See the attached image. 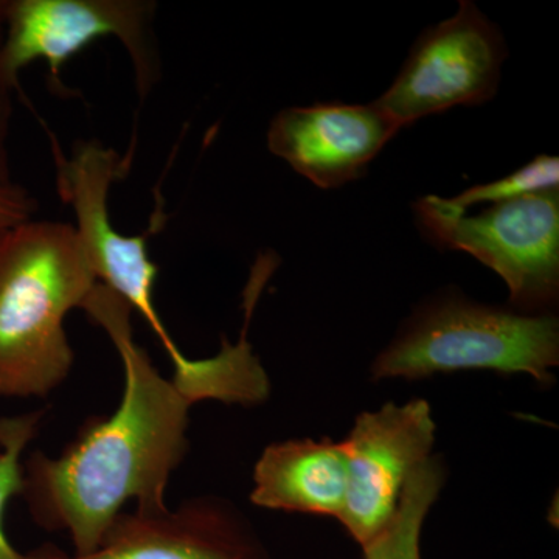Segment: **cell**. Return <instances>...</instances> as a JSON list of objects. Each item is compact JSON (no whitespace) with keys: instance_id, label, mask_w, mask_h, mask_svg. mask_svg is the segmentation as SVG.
I'll return each instance as SVG.
<instances>
[{"instance_id":"8fae6325","label":"cell","mask_w":559,"mask_h":559,"mask_svg":"<svg viewBox=\"0 0 559 559\" xmlns=\"http://www.w3.org/2000/svg\"><path fill=\"white\" fill-rule=\"evenodd\" d=\"M347 485V452L342 441H278L264 448L257 460L250 500L260 509L340 520Z\"/></svg>"},{"instance_id":"9c48e42d","label":"cell","mask_w":559,"mask_h":559,"mask_svg":"<svg viewBox=\"0 0 559 559\" xmlns=\"http://www.w3.org/2000/svg\"><path fill=\"white\" fill-rule=\"evenodd\" d=\"M27 559H270L263 540L234 503L197 496L176 509L123 511L90 554L46 546Z\"/></svg>"},{"instance_id":"7a4b0ae2","label":"cell","mask_w":559,"mask_h":559,"mask_svg":"<svg viewBox=\"0 0 559 559\" xmlns=\"http://www.w3.org/2000/svg\"><path fill=\"white\" fill-rule=\"evenodd\" d=\"M98 280L75 227L28 219L0 234V399H46L68 380L66 331Z\"/></svg>"},{"instance_id":"277c9868","label":"cell","mask_w":559,"mask_h":559,"mask_svg":"<svg viewBox=\"0 0 559 559\" xmlns=\"http://www.w3.org/2000/svg\"><path fill=\"white\" fill-rule=\"evenodd\" d=\"M51 148L58 191L75 213L73 227L98 283L119 294L148 323L171 360V380L193 399H207L216 388L218 366L212 358L190 359L180 352L154 304L159 270L150 259L145 237H127L110 223V186L127 168L119 153L95 140L73 143L69 156L53 138Z\"/></svg>"},{"instance_id":"ba28073f","label":"cell","mask_w":559,"mask_h":559,"mask_svg":"<svg viewBox=\"0 0 559 559\" xmlns=\"http://www.w3.org/2000/svg\"><path fill=\"white\" fill-rule=\"evenodd\" d=\"M436 421L428 401L389 403L356 418L347 439V498L340 522L360 547L388 527L401 492L430 457Z\"/></svg>"},{"instance_id":"52a82bcc","label":"cell","mask_w":559,"mask_h":559,"mask_svg":"<svg viewBox=\"0 0 559 559\" xmlns=\"http://www.w3.org/2000/svg\"><path fill=\"white\" fill-rule=\"evenodd\" d=\"M499 28L468 0L419 36L390 90L374 102L401 128L455 106L491 100L506 60Z\"/></svg>"},{"instance_id":"30bf717a","label":"cell","mask_w":559,"mask_h":559,"mask_svg":"<svg viewBox=\"0 0 559 559\" xmlns=\"http://www.w3.org/2000/svg\"><path fill=\"white\" fill-rule=\"evenodd\" d=\"M400 130L374 103H319L280 110L267 131V148L320 189H336L362 178Z\"/></svg>"},{"instance_id":"8992f818","label":"cell","mask_w":559,"mask_h":559,"mask_svg":"<svg viewBox=\"0 0 559 559\" xmlns=\"http://www.w3.org/2000/svg\"><path fill=\"white\" fill-rule=\"evenodd\" d=\"M156 3L146 0H7L3 69L14 90L20 73L46 60L50 76L61 86L62 66L94 40L116 36L130 55L140 97L160 79L154 40Z\"/></svg>"},{"instance_id":"5b68a950","label":"cell","mask_w":559,"mask_h":559,"mask_svg":"<svg viewBox=\"0 0 559 559\" xmlns=\"http://www.w3.org/2000/svg\"><path fill=\"white\" fill-rule=\"evenodd\" d=\"M423 230L440 248L462 250L498 272L513 310L554 312L559 296V190L499 202L477 215L447 198L415 205Z\"/></svg>"},{"instance_id":"9a60e30c","label":"cell","mask_w":559,"mask_h":559,"mask_svg":"<svg viewBox=\"0 0 559 559\" xmlns=\"http://www.w3.org/2000/svg\"><path fill=\"white\" fill-rule=\"evenodd\" d=\"M7 0H0V183L14 182L10 164V128L13 117V92L16 91L7 79L2 51L5 40Z\"/></svg>"},{"instance_id":"3957f363","label":"cell","mask_w":559,"mask_h":559,"mask_svg":"<svg viewBox=\"0 0 559 559\" xmlns=\"http://www.w3.org/2000/svg\"><path fill=\"white\" fill-rule=\"evenodd\" d=\"M559 322L554 312L527 314L447 294L419 308L374 360V380H423L436 373L491 370L554 381Z\"/></svg>"},{"instance_id":"7c38bea8","label":"cell","mask_w":559,"mask_h":559,"mask_svg":"<svg viewBox=\"0 0 559 559\" xmlns=\"http://www.w3.org/2000/svg\"><path fill=\"white\" fill-rule=\"evenodd\" d=\"M444 484L440 457H430L414 471L401 492L399 509L388 527L362 547L364 559H423L421 532L430 507Z\"/></svg>"},{"instance_id":"4fadbf2b","label":"cell","mask_w":559,"mask_h":559,"mask_svg":"<svg viewBox=\"0 0 559 559\" xmlns=\"http://www.w3.org/2000/svg\"><path fill=\"white\" fill-rule=\"evenodd\" d=\"M44 411L0 418V559H27L11 544L5 532V510L21 496L24 480V455L39 433Z\"/></svg>"},{"instance_id":"2e32d148","label":"cell","mask_w":559,"mask_h":559,"mask_svg":"<svg viewBox=\"0 0 559 559\" xmlns=\"http://www.w3.org/2000/svg\"><path fill=\"white\" fill-rule=\"evenodd\" d=\"M38 201L20 183H0V234L35 218Z\"/></svg>"},{"instance_id":"6da1fadb","label":"cell","mask_w":559,"mask_h":559,"mask_svg":"<svg viewBox=\"0 0 559 559\" xmlns=\"http://www.w3.org/2000/svg\"><path fill=\"white\" fill-rule=\"evenodd\" d=\"M81 310L100 326L123 367V393L108 417H91L57 455L24 459L20 498L36 525L66 533L75 555L90 554L128 502L168 509L173 474L189 452L194 401L157 369L132 333V308L98 283Z\"/></svg>"},{"instance_id":"5bb4252c","label":"cell","mask_w":559,"mask_h":559,"mask_svg":"<svg viewBox=\"0 0 559 559\" xmlns=\"http://www.w3.org/2000/svg\"><path fill=\"white\" fill-rule=\"evenodd\" d=\"M559 186V159L554 156H536L530 164L520 170L511 173L503 179L484 186L471 187L459 197L450 200L455 207L468 210L477 204H499L540 193V191L555 190Z\"/></svg>"}]
</instances>
